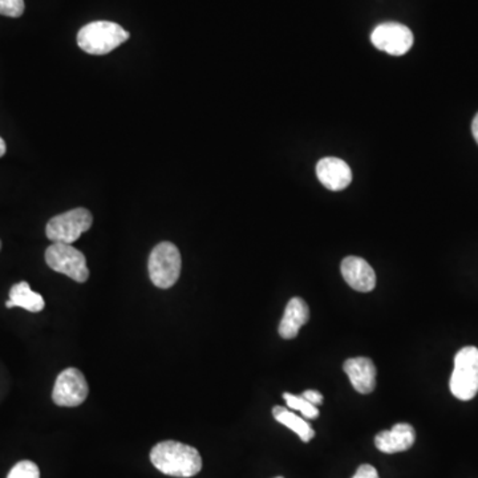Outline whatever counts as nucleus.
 I'll use <instances>...</instances> for the list:
<instances>
[{"label":"nucleus","mask_w":478,"mask_h":478,"mask_svg":"<svg viewBox=\"0 0 478 478\" xmlns=\"http://www.w3.org/2000/svg\"><path fill=\"white\" fill-rule=\"evenodd\" d=\"M150 461L161 474L171 477L189 478L203 469V458L195 448L171 440L155 445Z\"/></svg>","instance_id":"obj_1"},{"label":"nucleus","mask_w":478,"mask_h":478,"mask_svg":"<svg viewBox=\"0 0 478 478\" xmlns=\"http://www.w3.org/2000/svg\"><path fill=\"white\" fill-rule=\"evenodd\" d=\"M129 39V32L114 21H93L80 29L77 44L90 55H107Z\"/></svg>","instance_id":"obj_2"},{"label":"nucleus","mask_w":478,"mask_h":478,"mask_svg":"<svg viewBox=\"0 0 478 478\" xmlns=\"http://www.w3.org/2000/svg\"><path fill=\"white\" fill-rule=\"evenodd\" d=\"M181 265V254L176 244L161 242L150 252L147 263L150 281L158 289H171L179 281Z\"/></svg>","instance_id":"obj_3"},{"label":"nucleus","mask_w":478,"mask_h":478,"mask_svg":"<svg viewBox=\"0 0 478 478\" xmlns=\"http://www.w3.org/2000/svg\"><path fill=\"white\" fill-rule=\"evenodd\" d=\"M453 396L469 402L478 394V348L474 346L461 348L455 356V370L450 376Z\"/></svg>","instance_id":"obj_4"},{"label":"nucleus","mask_w":478,"mask_h":478,"mask_svg":"<svg viewBox=\"0 0 478 478\" xmlns=\"http://www.w3.org/2000/svg\"><path fill=\"white\" fill-rule=\"evenodd\" d=\"M92 224L91 211L77 208L51 219L45 227V235L52 243L72 244L88 232Z\"/></svg>","instance_id":"obj_5"},{"label":"nucleus","mask_w":478,"mask_h":478,"mask_svg":"<svg viewBox=\"0 0 478 478\" xmlns=\"http://www.w3.org/2000/svg\"><path fill=\"white\" fill-rule=\"evenodd\" d=\"M45 262L56 273L64 274L79 283H84L90 278V270H88L84 254L72 244H51L45 250Z\"/></svg>","instance_id":"obj_6"},{"label":"nucleus","mask_w":478,"mask_h":478,"mask_svg":"<svg viewBox=\"0 0 478 478\" xmlns=\"http://www.w3.org/2000/svg\"><path fill=\"white\" fill-rule=\"evenodd\" d=\"M90 394L87 378L77 368H67L55 381L52 400L59 407H79Z\"/></svg>","instance_id":"obj_7"},{"label":"nucleus","mask_w":478,"mask_h":478,"mask_svg":"<svg viewBox=\"0 0 478 478\" xmlns=\"http://www.w3.org/2000/svg\"><path fill=\"white\" fill-rule=\"evenodd\" d=\"M370 42L378 50L389 55L402 56L410 50L413 35L408 27L400 23H383L373 29Z\"/></svg>","instance_id":"obj_8"},{"label":"nucleus","mask_w":478,"mask_h":478,"mask_svg":"<svg viewBox=\"0 0 478 478\" xmlns=\"http://www.w3.org/2000/svg\"><path fill=\"white\" fill-rule=\"evenodd\" d=\"M319 181L332 192L346 189L353 182V171L346 161L337 157H324L316 163Z\"/></svg>","instance_id":"obj_9"},{"label":"nucleus","mask_w":478,"mask_h":478,"mask_svg":"<svg viewBox=\"0 0 478 478\" xmlns=\"http://www.w3.org/2000/svg\"><path fill=\"white\" fill-rule=\"evenodd\" d=\"M343 278L348 286L360 292H370L376 286V274L372 266L360 257L345 258L342 262Z\"/></svg>","instance_id":"obj_10"},{"label":"nucleus","mask_w":478,"mask_h":478,"mask_svg":"<svg viewBox=\"0 0 478 478\" xmlns=\"http://www.w3.org/2000/svg\"><path fill=\"white\" fill-rule=\"evenodd\" d=\"M415 442V428L407 423L396 424L394 428L380 432L375 437L376 448L386 455L405 452L413 447Z\"/></svg>","instance_id":"obj_11"},{"label":"nucleus","mask_w":478,"mask_h":478,"mask_svg":"<svg viewBox=\"0 0 478 478\" xmlns=\"http://www.w3.org/2000/svg\"><path fill=\"white\" fill-rule=\"evenodd\" d=\"M343 370L347 373L351 384L359 394H368L375 389L378 370L372 360L362 358V356L348 359L343 364Z\"/></svg>","instance_id":"obj_12"},{"label":"nucleus","mask_w":478,"mask_h":478,"mask_svg":"<svg viewBox=\"0 0 478 478\" xmlns=\"http://www.w3.org/2000/svg\"><path fill=\"white\" fill-rule=\"evenodd\" d=\"M310 321V308L302 298L295 297L287 303L283 318L279 324V335L283 339H294L300 329Z\"/></svg>","instance_id":"obj_13"},{"label":"nucleus","mask_w":478,"mask_h":478,"mask_svg":"<svg viewBox=\"0 0 478 478\" xmlns=\"http://www.w3.org/2000/svg\"><path fill=\"white\" fill-rule=\"evenodd\" d=\"M45 303L42 295L32 291L27 282L13 284L10 290V299L5 302V307H20L29 313H40L44 308Z\"/></svg>","instance_id":"obj_14"},{"label":"nucleus","mask_w":478,"mask_h":478,"mask_svg":"<svg viewBox=\"0 0 478 478\" xmlns=\"http://www.w3.org/2000/svg\"><path fill=\"white\" fill-rule=\"evenodd\" d=\"M273 416L276 421L295 432L303 442H310L315 436V431H314L313 426L305 418H299L287 408L276 405V407L273 408Z\"/></svg>","instance_id":"obj_15"},{"label":"nucleus","mask_w":478,"mask_h":478,"mask_svg":"<svg viewBox=\"0 0 478 478\" xmlns=\"http://www.w3.org/2000/svg\"><path fill=\"white\" fill-rule=\"evenodd\" d=\"M283 399L286 400L287 407L291 408V410H299L305 418L314 420V418H318L319 415H321L319 413V408L308 402L303 396H295V394L284 392Z\"/></svg>","instance_id":"obj_16"},{"label":"nucleus","mask_w":478,"mask_h":478,"mask_svg":"<svg viewBox=\"0 0 478 478\" xmlns=\"http://www.w3.org/2000/svg\"><path fill=\"white\" fill-rule=\"evenodd\" d=\"M7 478H40L39 466L32 461H20L11 469Z\"/></svg>","instance_id":"obj_17"},{"label":"nucleus","mask_w":478,"mask_h":478,"mask_svg":"<svg viewBox=\"0 0 478 478\" xmlns=\"http://www.w3.org/2000/svg\"><path fill=\"white\" fill-rule=\"evenodd\" d=\"M24 0H0V15L8 18H20L23 15Z\"/></svg>","instance_id":"obj_18"},{"label":"nucleus","mask_w":478,"mask_h":478,"mask_svg":"<svg viewBox=\"0 0 478 478\" xmlns=\"http://www.w3.org/2000/svg\"><path fill=\"white\" fill-rule=\"evenodd\" d=\"M353 478H380L378 477V471H376L375 468H373L372 466H368V464H364V466H360L358 468V471H356L355 476Z\"/></svg>","instance_id":"obj_19"},{"label":"nucleus","mask_w":478,"mask_h":478,"mask_svg":"<svg viewBox=\"0 0 478 478\" xmlns=\"http://www.w3.org/2000/svg\"><path fill=\"white\" fill-rule=\"evenodd\" d=\"M302 396L305 397L308 402L315 405V407L323 404V394H322L321 392L314 391V389H307V391L303 392Z\"/></svg>","instance_id":"obj_20"},{"label":"nucleus","mask_w":478,"mask_h":478,"mask_svg":"<svg viewBox=\"0 0 478 478\" xmlns=\"http://www.w3.org/2000/svg\"><path fill=\"white\" fill-rule=\"evenodd\" d=\"M472 131H474V139H476L478 144V114L474 117V123H472Z\"/></svg>","instance_id":"obj_21"},{"label":"nucleus","mask_w":478,"mask_h":478,"mask_svg":"<svg viewBox=\"0 0 478 478\" xmlns=\"http://www.w3.org/2000/svg\"><path fill=\"white\" fill-rule=\"evenodd\" d=\"M5 150H7V147H5L4 139L0 137V157L5 155Z\"/></svg>","instance_id":"obj_22"},{"label":"nucleus","mask_w":478,"mask_h":478,"mask_svg":"<svg viewBox=\"0 0 478 478\" xmlns=\"http://www.w3.org/2000/svg\"><path fill=\"white\" fill-rule=\"evenodd\" d=\"M0 249H2V242H0Z\"/></svg>","instance_id":"obj_23"},{"label":"nucleus","mask_w":478,"mask_h":478,"mask_svg":"<svg viewBox=\"0 0 478 478\" xmlns=\"http://www.w3.org/2000/svg\"><path fill=\"white\" fill-rule=\"evenodd\" d=\"M276 478H283V477H276Z\"/></svg>","instance_id":"obj_24"}]
</instances>
